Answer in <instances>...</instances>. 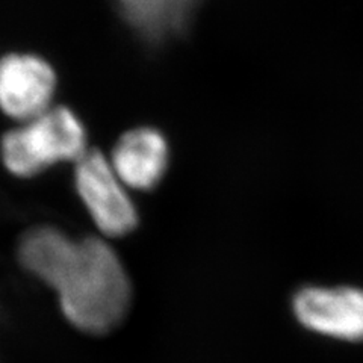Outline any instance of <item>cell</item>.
I'll list each match as a JSON object with an SVG mask.
<instances>
[{
  "label": "cell",
  "mask_w": 363,
  "mask_h": 363,
  "mask_svg": "<svg viewBox=\"0 0 363 363\" xmlns=\"http://www.w3.org/2000/svg\"><path fill=\"white\" fill-rule=\"evenodd\" d=\"M292 313L301 327L318 336L363 344V288L303 286L292 297Z\"/></svg>",
  "instance_id": "obj_4"
},
{
  "label": "cell",
  "mask_w": 363,
  "mask_h": 363,
  "mask_svg": "<svg viewBox=\"0 0 363 363\" xmlns=\"http://www.w3.org/2000/svg\"><path fill=\"white\" fill-rule=\"evenodd\" d=\"M109 161L130 191H150L164 179L169 165V145L155 128H136L120 136Z\"/></svg>",
  "instance_id": "obj_6"
},
{
  "label": "cell",
  "mask_w": 363,
  "mask_h": 363,
  "mask_svg": "<svg viewBox=\"0 0 363 363\" xmlns=\"http://www.w3.org/2000/svg\"><path fill=\"white\" fill-rule=\"evenodd\" d=\"M128 25L149 43H157L184 23L192 0H116Z\"/></svg>",
  "instance_id": "obj_8"
},
{
  "label": "cell",
  "mask_w": 363,
  "mask_h": 363,
  "mask_svg": "<svg viewBox=\"0 0 363 363\" xmlns=\"http://www.w3.org/2000/svg\"><path fill=\"white\" fill-rule=\"evenodd\" d=\"M56 74L40 56L11 53L0 60V111L18 121H30L50 108Z\"/></svg>",
  "instance_id": "obj_5"
},
{
  "label": "cell",
  "mask_w": 363,
  "mask_h": 363,
  "mask_svg": "<svg viewBox=\"0 0 363 363\" xmlns=\"http://www.w3.org/2000/svg\"><path fill=\"white\" fill-rule=\"evenodd\" d=\"M86 152L84 123L65 106H50L9 130L0 141L4 167L21 179L37 176L56 164H76Z\"/></svg>",
  "instance_id": "obj_2"
},
{
  "label": "cell",
  "mask_w": 363,
  "mask_h": 363,
  "mask_svg": "<svg viewBox=\"0 0 363 363\" xmlns=\"http://www.w3.org/2000/svg\"><path fill=\"white\" fill-rule=\"evenodd\" d=\"M55 292L67 321L89 335L116 328L132 301L130 279L120 256L97 236L77 241Z\"/></svg>",
  "instance_id": "obj_1"
},
{
  "label": "cell",
  "mask_w": 363,
  "mask_h": 363,
  "mask_svg": "<svg viewBox=\"0 0 363 363\" xmlns=\"http://www.w3.org/2000/svg\"><path fill=\"white\" fill-rule=\"evenodd\" d=\"M74 188L91 220L106 238H121L138 225L140 215L109 157L88 150L74 164Z\"/></svg>",
  "instance_id": "obj_3"
},
{
  "label": "cell",
  "mask_w": 363,
  "mask_h": 363,
  "mask_svg": "<svg viewBox=\"0 0 363 363\" xmlns=\"http://www.w3.org/2000/svg\"><path fill=\"white\" fill-rule=\"evenodd\" d=\"M77 241L52 225H40L25 233L18 245L21 267L55 291L74 255Z\"/></svg>",
  "instance_id": "obj_7"
}]
</instances>
